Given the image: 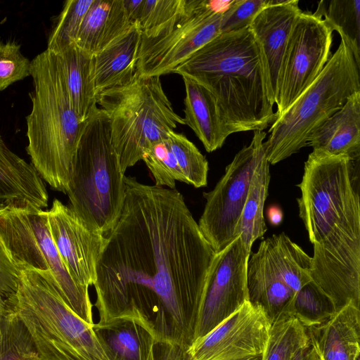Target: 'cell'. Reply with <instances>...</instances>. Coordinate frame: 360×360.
<instances>
[{
    "label": "cell",
    "instance_id": "6da1fadb",
    "mask_svg": "<svg viewBox=\"0 0 360 360\" xmlns=\"http://www.w3.org/2000/svg\"><path fill=\"white\" fill-rule=\"evenodd\" d=\"M124 181L123 207L105 235L93 285L98 323L131 319L158 342L188 347L217 253L178 190Z\"/></svg>",
    "mask_w": 360,
    "mask_h": 360
},
{
    "label": "cell",
    "instance_id": "7a4b0ae2",
    "mask_svg": "<svg viewBox=\"0 0 360 360\" xmlns=\"http://www.w3.org/2000/svg\"><path fill=\"white\" fill-rule=\"evenodd\" d=\"M359 161V160H358ZM355 162L313 150L297 185L299 217L313 245L311 280L336 311L360 303V204Z\"/></svg>",
    "mask_w": 360,
    "mask_h": 360
},
{
    "label": "cell",
    "instance_id": "3957f363",
    "mask_svg": "<svg viewBox=\"0 0 360 360\" xmlns=\"http://www.w3.org/2000/svg\"><path fill=\"white\" fill-rule=\"evenodd\" d=\"M174 73L215 98L229 134L264 131L276 119L261 46L250 27L220 33Z\"/></svg>",
    "mask_w": 360,
    "mask_h": 360
},
{
    "label": "cell",
    "instance_id": "277c9868",
    "mask_svg": "<svg viewBox=\"0 0 360 360\" xmlns=\"http://www.w3.org/2000/svg\"><path fill=\"white\" fill-rule=\"evenodd\" d=\"M34 89L26 117L31 164L53 189L67 194L86 122L75 112L56 56L46 49L31 60Z\"/></svg>",
    "mask_w": 360,
    "mask_h": 360
},
{
    "label": "cell",
    "instance_id": "5b68a950",
    "mask_svg": "<svg viewBox=\"0 0 360 360\" xmlns=\"http://www.w3.org/2000/svg\"><path fill=\"white\" fill-rule=\"evenodd\" d=\"M6 306L24 325L39 360H109L94 323L67 305L49 271L22 268Z\"/></svg>",
    "mask_w": 360,
    "mask_h": 360
},
{
    "label": "cell",
    "instance_id": "8992f818",
    "mask_svg": "<svg viewBox=\"0 0 360 360\" xmlns=\"http://www.w3.org/2000/svg\"><path fill=\"white\" fill-rule=\"evenodd\" d=\"M124 179L108 117L96 105L86 120L74 158L67 192L69 207L91 229L107 234L121 214Z\"/></svg>",
    "mask_w": 360,
    "mask_h": 360
},
{
    "label": "cell",
    "instance_id": "52a82bcc",
    "mask_svg": "<svg viewBox=\"0 0 360 360\" xmlns=\"http://www.w3.org/2000/svg\"><path fill=\"white\" fill-rule=\"evenodd\" d=\"M97 104L108 117L111 140L120 168L143 160L152 145L167 140L179 124H185L166 96L160 77L135 72L127 83L97 95Z\"/></svg>",
    "mask_w": 360,
    "mask_h": 360
},
{
    "label": "cell",
    "instance_id": "ba28073f",
    "mask_svg": "<svg viewBox=\"0 0 360 360\" xmlns=\"http://www.w3.org/2000/svg\"><path fill=\"white\" fill-rule=\"evenodd\" d=\"M360 65L346 43H340L315 80L271 124L264 142L269 165L307 146L310 134L360 91Z\"/></svg>",
    "mask_w": 360,
    "mask_h": 360
},
{
    "label": "cell",
    "instance_id": "9c48e42d",
    "mask_svg": "<svg viewBox=\"0 0 360 360\" xmlns=\"http://www.w3.org/2000/svg\"><path fill=\"white\" fill-rule=\"evenodd\" d=\"M0 240L23 269L49 271L67 305L85 322L94 323L89 288L78 284L63 264L49 232L46 211L33 207L0 210Z\"/></svg>",
    "mask_w": 360,
    "mask_h": 360
},
{
    "label": "cell",
    "instance_id": "30bf717a",
    "mask_svg": "<svg viewBox=\"0 0 360 360\" xmlns=\"http://www.w3.org/2000/svg\"><path fill=\"white\" fill-rule=\"evenodd\" d=\"M311 257L284 233L264 239L248 262V301L273 323L288 314L296 292L311 281Z\"/></svg>",
    "mask_w": 360,
    "mask_h": 360
},
{
    "label": "cell",
    "instance_id": "8fae6325",
    "mask_svg": "<svg viewBox=\"0 0 360 360\" xmlns=\"http://www.w3.org/2000/svg\"><path fill=\"white\" fill-rule=\"evenodd\" d=\"M231 1L186 0L184 11L157 36L141 37L136 71L142 76L174 73L197 51L218 36Z\"/></svg>",
    "mask_w": 360,
    "mask_h": 360
},
{
    "label": "cell",
    "instance_id": "7c38bea8",
    "mask_svg": "<svg viewBox=\"0 0 360 360\" xmlns=\"http://www.w3.org/2000/svg\"><path fill=\"white\" fill-rule=\"evenodd\" d=\"M266 136L264 131H254L250 144L236 154L214 188L203 193L206 202L198 224L215 253L238 237L236 229L250 184L265 153Z\"/></svg>",
    "mask_w": 360,
    "mask_h": 360
},
{
    "label": "cell",
    "instance_id": "4fadbf2b",
    "mask_svg": "<svg viewBox=\"0 0 360 360\" xmlns=\"http://www.w3.org/2000/svg\"><path fill=\"white\" fill-rule=\"evenodd\" d=\"M333 30L319 6L298 16L290 35L281 71L276 101L280 116L315 80L332 56Z\"/></svg>",
    "mask_w": 360,
    "mask_h": 360
},
{
    "label": "cell",
    "instance_id": "5bb4252c",
    "mask_svg": "<svg viewBox=\"0 0 360 360\" xmlns=\"http://www.w3.org/2000/svg\"><path fill=\"white\" fill-rule=\"evenodd\" d=\"M250 252L238 236L216 254L194 340L205 335L248 301L247 266Z\"/></svg>",
    "mask_w": 360,
    "mask_h": 360
},
{
    "label": "cell",
    "instance_id": "9a60e30c",
    "mask_svg": "<svg viewBox=\"0 0 360 360\" xmlns=\"http://www.w3.org/2000/svg\"><path fill=\"white\" fill-rule=\"evenodd\" d=\"M271 322L259 307L245 302L237 311L188 347L191 360H240L262 355Z\"/></svg>",
    "mask_w": 360,
    "mask_h": 360
},
{
    "label": "cell",
    "instance_id": "2e32d148",
    "mask_svg": "<svg viewBox=\"0 0 360 360\" xmlns=\"http://www.w3.org/2000/svg\"><path fill=\"white\" fill-rule=\"evenodd\" d=\"M46 212L50 234L67 271L78 284L93 285L105 245V235L91 229L58 199Z\"/></svg>",
    "mask_w": 360,
    "mask_h": 360
},
{
    "label": "cell",
    "instance_id": "e0dca14e",
    "mask_svg": "<svg viewBox=\"0 0 360 360\" xmlns=\"http://www.w3.org/2000/svg\"><path fill=\"white\" fill-rule=\"evenodd\" d=\"M302 11L299 1L270 0L250 25L264 57L269 94L275 104L287 44Z\"/></svg>",
    "mask_w": 360,
    "mask_h": 360
},
{
    "label": "cell",
    "instance_id": "ac0fdd59",
    "mask_svg": "<svg viewBox=\"0 0 360 360\" xmlns=\"http://www.w3.org/2000/svg\"><path fill=\"white\" fill-rule=\"evenodd\" d=\"M43 179L32 164L13 152L0 135V210L47 207Z\"/></svg>",
    "mask_w": 360,
    "mask_h": 360
},
{
    "label": "cell",
    "instance_id": "d6986e66",
    "mask_svg": "<svg viewBox=\"0 0 360 360\" xmlns=\"http://www.w3.org/2000/svg\"><path fill=\"white\" fill-rule=\"evenodd\" d=\"M307 146L330 155L360 157V91L348 98L343 107L309 136Z\"/></svg>",
    "mask_w": 360,
    "mask_h": 360
},
{
    "label": "cell",
    "instance_id": "ffe728a7",
    "mask_svg": "<svg viewBox=\"0 0 360 360\" xmlns=\"http://www.w3.org/2000/svg\"><path fill=\"white\" fill-rule=\"evenodd\" d=\"M307 331L321 360H355L360 354V311L352 304Z\"/></svg>",
    "mask_w": 360,
    "mask_h": 360
},
{
    "label": "cell",
    "instance_id": "44dd1931",
    "mask_svg": "<svg viewBox=\"0 0 360 360\" xmlns=\"http://www.w3.org/2000/svg\"><path fill=\"white\" fill-rule=\"evenodd\" d=\"M109 360H156L155 335L139 322L120 318L93 326Z\"/></svg>",
    "mask_w": 360,
    "mask_h": 360
},
{
    "label": "cell",
    "instance_id": "7402d4cb",
    "mask_svg": "<svg viewBox=\"0 0 360 360\" xmlns=\"http://www.w3.org/2000/svg\"><path fill=\"white\" fill-rule=\"evenodd\" d=\"M185 86L184 121L208 153L220 148L230 135L214 96L193 79L181 76Z\"/></svg>",
    "mask_w": 360,
    "mask_h": 360
},
{
    "label": "cell",
    "instance_id": "603a6c76",
    "mask_svg": "<svg viewBox=\"0 0 360 360\" xmlns=\"http://www.w3.org/2000/svg\"><path fill=\"white\" fill-rule=\"evenodd\" d=\"M141 34L136 24L94 54L96 94L129 82L136 72Z\"/></svg>",
    "mask_w": 360,
    "mask_h": 360
},
{
    "label": "cell",
    "instance_id": "cb8c5ba5",
    "mask_svg": "<svg viewBox=\"0 0 360 360\" xmlns=\"http://www.w3.org/2000/svg\"><path fill=\"white\" fill-rule=\"evenodd\" d=\"M52 53L61 68L73 109L80 120L86 122L97 105L94 54L75 42Z\"/></svg>",
    "mask_w": 360,
    "mask_h": 360
},
{
    "label": "cell",
    "instance_id": "d4e9b609",
    "mask_svg": "<svg viewBox=\"0 0 360 360\" xmlns=\"http://www.w3.org/2000/svg\"><path fill=\"white\" fill-rule=\"evenodd\" d=\"M131 25L123 0H94L84 18L75 43L87 52L95 54Z\"/></svg>",
    "mask_w": 360,
    "mask_h": 360
},
{
    "label": "cell",
    "instance_id": "484cf974",
    "mask_svg": "<svg viewBox=\"0 0 360 360\" xmlns=\"http://www.w3.org/2000/svg\"><path fill=\"white\" fill-rule=\"evenodd\" d=\"M269 165L265 153L254 172L236 229L237 236L250 252L253 243L262 238L267 230L264 207L271 178Z\"/></svg>",
    "mask_w": 360,
    "mask_h": 360
},
{
    "label": "cell",
    "instance_id": "4316f807",
    "mask_svg": "<svg viewBox=\"0 0 360 360\" xmlns=\"http://www.w3.org/2000/svg\"><path fill=\"white\" fill-rule=\"evenodd\" d=\"M130 22L143 37H154L184 10L186 0H123Z\"/></svg>",
    "mask_w": 360,
    "mask_h": 360
},
{
    "label": "cell",
    "instance_id": "83f0119b",
    "mask_svg": "<svg viewBox=\"0 0 360 360\" xmlns=\"http://www.w3.org/2000/svg\"><path fill=\"white\" fill-rule=\"evenodd\" d=\"M309 341L307 328L295 316L283 315L271 323L262 360H291Z\"/></svg>",
    "mask_w": 360,
    "mask_h": 360
},
{
    "label": "cell",
    "instance_id": "f1b7e54d",
    "mask_svg": "<svg viewBox=\"0 0 360 360\" xmlns=\"http://www.w3.org/2000/svg\"><path fill=\"white\" fill-rule=\"evenodd\" d=\"M318 6L324 19L333 31L339 33L360 65V1L333 0L327 8L321 1Z\"/></svg>",
    "mask_w": 360,
    "mask_h": 360
},
{
    "label": "cell",
    "instance_id": "f546056e",
    "mask_svg": "<svg viewBox=\"0 0 360 360\" xmlns=\"http://www.w3.org/2000/svg\"><path fill=\"white\" fill-rule=\"evenodd\" d=\"M336 313L333 300L311 280L296 292L288 314L307 328L326 323Z\"/></svg>",
    "mask_w": 360,
    "mask_h": 360
},
{
    "label": "cell",
    "instance_id": "4dcf8cb0",
    "mask_svg": "<svg viewBox=\"0 0 360 360\" xmlns=\"http://www.w3.org/2000/svg\"><path fill=\"white\" fill-rule=\"evenodd\" d=\"M186 184L195 188L206 186L209 165L195 145L184 134L171 131L167 139Z\"/></svg>",
    "mask_w": 360,
    "mask_h": 360
},
{
    "label": "cell",
    "instance_id": "1f68e13d",
    "mask_svg": "<svg viewBox=\"0 0 360 360\" xmlns=\"http://www.w3.org/2000/svg\"><path fill=\"white\" fill-rule=\"evenodd\" d=\"M1 326L0 360H39L26 328L8 307Z\"/></svg>",
    "mask_w": 360,
    "mask_h": 360
},
{
    "label": "cell",
    "instance_id": "d6a6232c",
    "mask_svg": "<svg viewBox=\"0 0 360 360\" xmlns=\"http://www.w3.org/2000/svg\"><path fill=\"white\" fill-rule=\"evenodd\" d=\"M94 0H68L65 2L47 44L49 51L56 52L75 42L84 18Z\"/></svg>",
    "mask_w": 360,
    "mask_h": 360
},
{
    "label": "cell",
    "instance_id": "836d02e7",
    "mask_svg": "<svg viewBox=\"0 0 360 360\" xmlns=\"http://www.w3.org/2000/svg\"><path fill=\"white\" fill-rule=\"evenodd\" d=\"M142 160L153 175L155 185L174 189L176 181L186 184L167 140L152 145L145 151Z\"/></svg>",
    "mask_w": 360,
    "mask_h": 360
},
{
    "label": "cell",
    "instance_id": "e575fe53",
    "mask_svg": "<svg viewBox=\"0 0 360 360\" xmlns=\"http://www.w3.org/2000/svg\"><path fill=\"white\" fill-rule=\"evenodd\" d=\"M31 61L15 41L0 42V91L30 76Z\"/></svg>",
    "mask_w": 360,
    "mask_h": 360
},
{
    "label": "cell",
    "instance_id": "d590c367",
    "mask_svg": "<svg viewBox=\"0 0 360 360\" xmlns=\"http://www.w3.org/2000/svg\"><path fill=\"white\" fill-rule=\"evenodd\" d=\"M270 3V0H232L222 13L220 32H231L250 27L257 15Z\"/></svg>",
    "mask_w": 360,
    "mask_h": 360
},
{
    "label": "cell",
    "instance_id": "8d00e7d4",
    "mask_svg": "<svg viewBox=\"0 0 360 360\" xmlns=\"http://www.w3.org/2000/svg\"><path fill=\"white\" fill-rule=\"evenodd\" d=\"M22 268L8 253L0 240V321L6 311L7 299L18 283Z\"/></svg>",
    "mask_w": 360,
    "mask_h": 360
},
{
    "label": "cell",
    "instance_id": "74e56055",
    "mask_svg": "<svg viewBox=\"0 0 360 360\" xmlns=\"http://www.w3.org/2000/svg\"><path fill=\"white\" fill-rule=\"evenodd\" d=\"M185 345L167 342H157L156 360H191Z\"/></svg>",
    "mask_w": 360,
    "mask_h": 360
},
{
    "label": "cell",
    "instance_id": "f35d334b",
    "mask_svg": "<svg viewBox=\"0 0 360 360\" xmlns=\"http://www.w3.org/2000/svg\"><path fill=\"white\" fill-rule=\"evenodd\" d=\"M291 360H321L315 347L309 341L294 355Z\"/></svg>",
    "mask_w": 360,
    "mask_h": 360
},
{
    "label": "cell",
    "instance_id": "ab89813d",
    "mask_svg": "<svg viewBox=\"0 0 360 360\" xmlns=\"http://www.w3.org/2000/svg\"><path fill=\"white\" fill-rule=\"evenodd\" d=\"M269 222L274 226L281 224L283 220L282 210L276 206L271 207L267 212Z\"/></svg>",
    "mask_w": 360,
    "mask_h": 360
},
{
    "label": "cell",
    "instance_id": "60d3db41",
    "mask_svg": "<svg viewBox=\"0 0 360 360\" xmlns=\"http://www.w3.org/2000/svg\"><path fill=\"white\" fill-rule=\"evenodd\" d=\"M240 360H262V355L250 356Z\"/></svg>",
    "mask_w": 360,
    "mask_h": 360
},
{
    "label": "cell",
    "instance_id": "b9f144b4",
    "mask_svg": "<svg viewBox=\"0 0 360 360\" xmlns=\"http://www.w3.org/2000/svg\"><path fill=\"white\" fill-rule=\"evenodd\" d=\"M355 360H360V354L356 357Z\"/></svg>",
    "mask_w": 360,
    "mask_h": 360
}]
</instances>
